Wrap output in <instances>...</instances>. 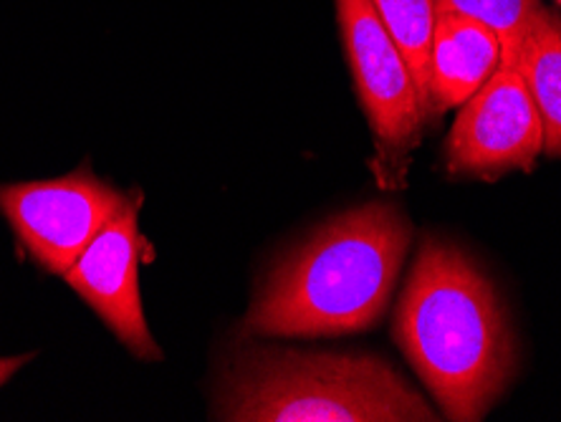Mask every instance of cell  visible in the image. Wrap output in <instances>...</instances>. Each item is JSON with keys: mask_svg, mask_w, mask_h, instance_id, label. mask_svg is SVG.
<instances>
[{"mask_svg": "<svg viewBox=\"0 0 561 422\" xmlns=\"http://www.w3.org/2000/svg\"><path fill=\"white\" fill-rule=\"evenodd\" d=\"M394 342L445 420H483L516 372V339L496 286L466 251L435 236L410 271Z\"/></svg>", "mask_w": 561, "mask_h": 422, "instance_id": "6da1fadb", "label": "cell"}, {"mask_svg": "<svg viewBox=\"0 0 561 422\" xmlns=\"http://www.w3.org/2000/svg\"><path fill=\"white\" fill-rule=\"evenodd\" d=\"M412 238L398 205L367 203L321 226L271 271L245 332L342 337L375 327L390 304Z\"/></svg>", "mask_w": 561, "mask_h": 422, "instance_id": "7a4b0ae2", "label": "cell"}, {"mask_svg": "<svg viewBox=\"0 0 561 422\" xmlns=\"http://www.w3.org/2000/svg\"><path fill=\"white\" fill-rule=\"evenodd\" d=\"M220 420L435 422L440 415L373 354L259 352L230 372Z\"/></svg>", "mask_w": 561, "mask_h": 422, "instance_id": "3957f363", "label": "cell"}, {"mask_svg": "<svg viewBox=\"0 0 561 422\" xmlns=\"http://www.w3.org/2000/svg\"><path fill=\"white\" fill-rule=\"evenodd\" d=\"M127 197L77 170L61 180L0 185V210L41 269L66 276Z\"/></svg>", "mask_w": 561, "mask_h": 422, "instance_id": "277c9868", "label": "cell"}, {"mask_svg": "<svg viewBox=\"0 0 561 422\" xmlns=\"http://www.w3.org/2000/svg\"><path fill=\"white\" fill-rule=\"evenodd\" d=\"M543 150V124L516 64H499L456 117L445 168L456 178L529 172Z\"/></svg>", "mask_w": 561, "mask_h": 422, "instance_id": "5b68a950", "label": "cell"}, {"mask_svg": "<svg viewBox=\"0 0 561 422\" xmlns=\"http://www.w3.org/2000/svg\"><path fill=\"white\" fill-rule=\"evenodd\" d=\"M336 13L359 104L365 106L377 142L385 152L405 155L420 142L427 114L405 56L385 28L373 0H336Z\"/></svg>", "mask_w": 561, "mask_h": 422, "instance_id": "8992f818", "label": "cell"}, {"mask_svg": "<svg viewBox=\"0 0 561 422\" xmlns=\"http://www.w3.org/2000/svg\"><path fill=\"white\" fill-rule=\"evenodd\" d=\"M139 255L142 236L137 228V203L127 197L64 278L135 357L160 360L162 350L147 329L139 299Z\"/></svg>", "mask_w": 561, "mask_h": 422, "instance_id": "52a82bcc", "label": "cell"}, {"mask_svg": "<svg viewBox=\"0 0 561 422\" xmlns=\"http://www.w3.org/2000/svg\"><path fill=\"white\" fill-rule=\"evenodd\" d=\"M501 64V44L489 26L468 15L437 11L431 46L427 114H440L483 87Z\"/></svg>", "mask_w": 561, "mask_h": 422, "instance_id": "ba28073f", "label": "cell"}, {"mask_svg": "<svg viewBox=\"0 0 561 422\" xmlns=\"http://www.w3.org/2000/svg\"><path fill=\"white\" fill-rule=\"evenodd\" d=\"M518 71L543 124V152L561 157V15L541 8L518 52Z\"/></svg>", "mask_w": 561, "mask_h": 422, "instance_id": "9c48e42d", "label": "cell"}, {"mask_svg": "<svg viewBox=\"0 0 561 422\" xmlns=\"http://www.w3.org/2000/svg\"><path fill=\"white\" fill-rule=\"evenodd\" d=\"M385 28L405 56L417 94L427 112V81H431V46L435 28V0H373Z\"/></svg>", "mask_w": 561, "mask_h": 422, "instance_id": "30bf717a", "label": "cell"}, {"mask_svg": "<svg viewBox=\"0 0 561 422\" xmlns=\"http://www.w3.org/2000/svg\"><path fill=\"white\" fill-rule=\"evenodd\" d=\"M541 0H435V11L468 15L496 33L501 64H516L526 33L541 11Z\"/></svg>", "mask_w": 561, "mask_h": 422, "instance_id": "8fae6325", "label": "cell"}, {"mask_svg": "<svg viewBox=\"0 0 561 422\" xmlns=\"http://www.w3.org/2000/svg\"><path fill=\"white\" fill-rule=\"evenodd\" d=\"M31 357L33 354H21V357H0V387H3L8 379L23 367V364H28Z\"/></svg>", "mask_w": 561, "mask_h": 422, "instance_id": "7c38bea8", "label": "cell"}, {"mask_svg": "<svg viewBox=\"0 0 561 422\" xmlns=\"http://www.w3.org/2000/svg\"><path fill=\"white\" fill-rule=\"evenodd\" d=\"M557 3H561V0H557Z\"/></svg>", "mask_w": 561, "mask_h": 422, "instance_id": "4fadbf2b", "label": "cell"}]
</instances>
